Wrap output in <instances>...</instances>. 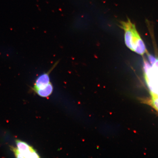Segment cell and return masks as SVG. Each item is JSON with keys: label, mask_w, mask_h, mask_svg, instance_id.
<instances>
[{"label": "cell", "mask_w": 158, "mask_h": 158, "mask_svg": "<svg viewBox=\"0 0 158 158\" xmlns=\"http://www.w3.org/2000/svg\"><path fill=\"white\" fill-rule=\"evenodd\" d=\"M120 27L124 31V40L126 46L137 54L143 55L147 52L145 44L138 33L135 25L129 19L120 22Z\"/></svg>", "instance_id": "cell-2"}, {"label": "cell", "mask_w": 158, "mask_h": 158, "mask_svg": "<svg viewBox=\"0 0 158 158\" xmlns=\"http://www.w3.org/2000/svg\"><path fill=\"white\" fill-rule=\"evenodd\" d=\"M17 148H12L16 157L17 158H39L36 152L24 142L16 141Z\"/></svg>", "instance_id": "cell-3"}, {"label": "cell", "mask_w": 158, "mask_h": 158, "mask_svg": "<svg viewBox=\"0 0 158 158\" xmlns=\"http://www.w3.org/2000/svg\"><path fill=\"white\" fill-rule=\"evenodd\" d=\"M148 61L144 60V76L152 98L154 107L158 111V58L148 56Z\"/></svg>", "instance_id": "cell-1"}, {"label": "cell", "mask_w": 158, "mask_h": 158, "mask_svg": "<svg viewBox=\"0 0 158 158\" xmlns=\"http://www.w3.org/2000/svg\"><path fill=\"white\" fill-rule=\"evenodd\" d=\"M58 63V62L55 63L48 72L44 73L38 77L35 81L33 88L35 91L45 87L50 82L49 74L55 68H56Z\"/></svg>", "instance_id": "cell-4"}, {"label": "cell", "mask_w": 158, "mask_h": 158, "mask_svg": "<svg viewBox=\"0 0 158 158\" xmlns=\"http://www.w3.org/2000/svg\"><path fill=\"white\" fill-rule=\"evenodd\" d=\"M53 86L50 82L45 87L35 90L39 96L46 98L50 96L53 91Z\"/></svg>", "instance_id": "cell-5"}]
</instances>
